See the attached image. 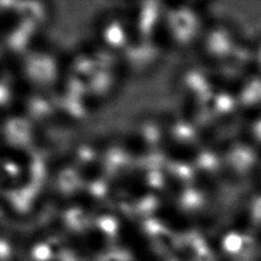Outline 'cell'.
I'll use <instances>...</instances> for the list:
<instances>
[{"instance_id":"obj_10","label":"cell","mask_w":261,"mask_h":261,"mask_svg":"<svg viewBox=\"0 0 261 261\" xmlns=\"http://www.w3.org/2000/svg\"><path fill=\"white\" fill-rule=\"evenodd\" d=\"M260 62H261V51H260Z\"/></svg>"},{"instance_id":"obj_6","label":"cell","mask_w":261,"mask_h":261,"mask_svg":"<svg viewBox=\"0 0 261 261\" xmlns=\"http://www.w3.org/2000/svg\"><path fill=\"white\" fill-rule=\"evenodd\" d=\"M186 205L189 208H199L203 203V197L197 190L189 191L185 197Z\"/></svg>"},{"instance_id":"obj_8","label":"cell","mask_w":261,"mask_h":261,"mask_svg":"<svg viewBox=\"0 0 261 261\" xmlns=\"http://www.w3.org/2000/svg\"><path fill=\"white\" fill-rule=\"evenodd\" d=\"M252 214L256 220H261V196L254 200L252 205Z\"/></svg>"},{"instance_id":"obj_7","label":"cell","mask_w":261,"mask_h":261,"mask_svg":"<svg viewBox=\"0 0 261 261\" xmlns=\"http://www.w3.org/2000/svg\"><path fill=\"white\" fill-rule=\"evenodd\" d=\"M216 158L212 154H203L199 158V164L207 169L214 168L216 166Z\"/></svg>"},{"instance_id":"obj_1","label":"cell","mask_w":261,"mask_h":261,"mask_svg":"<svg viewBox=\"0 0 261 261\" xmlns=\"http://www.w3.org/2000/svg\"><path fill=\"white\" fill-rule=\"evenodd\" d=\"M228 162L238 172H247L255 163L254 151L245 145L233 147L228 153Z\"/></svg>"},{"instance_id":"obj_5","label":"cell","mask_w":261,"mask_h":261,"mask_svg":"<svg viewBox=\"0 0 261 261\" xmlns=\"http://www.w3.org/2000/svg\"><path fill=\"white\" fill-rule=\"evenodd\" d=\"M212 104L214 105V108L219 112H227L229 111L233 106V100L231 97L227 95H218L215 98H213Z\"/></svg>"},{"instance_id":"obj_4","label":"cell","mask_w":261,"mask_h":261,"mask_svg":"<svg viewBox=\"0 0 261 261\" xmlns=\"http://www.w3.org/2000/svg\"><path fill=\"white\" fill-rule=\"evenodd\" d=\"M242 101L247 105L261 103V81L260 80H253L246 85L242 93Z\"/></svg>"},{"instance_id":"obj_3","label":"cell","mask_w":261,"mask_h":261,"mask_svg":"<svg viewBox=\"0 0 261 261\" xmlns=\"http://www.w3.org/2000/svg\"><path fill=\"white\" fill-rule=\"evenodd\" d=\"M207 47L216 56H226L232 48L229 36L221 30L211 32L208 37Z\"/></svg>"},{"instance_id":"obj_9","label":"cell","mask_w":261,"mask_h":261,"mask_svg":"<svg viewBox=\"0 0 261 261\" xmlns=\"http://www.w3.org/2000/svg\"><path fill=\"white\" fill-rule=\"evenodd\" d=\"M253 132H254V136L257 138V140H259L261 142V118L255 122V124L253 126Z\"/></svg>"},{"instance_id":"obj_2","label":"cell","mask_w":261,"mask_h":261,"mask_svg":"<svg viewBox=\"0 0 261 261\" xmlns=\"http://www.w3.org/2000/svg\"><path fill=\"white\" fill-rule=\"evenodd\" d=\"M174 23L177 36L184 41L190 40L197 32V18L190 10L178 11L174 17Z\"/></svg>"}]
</instances>
